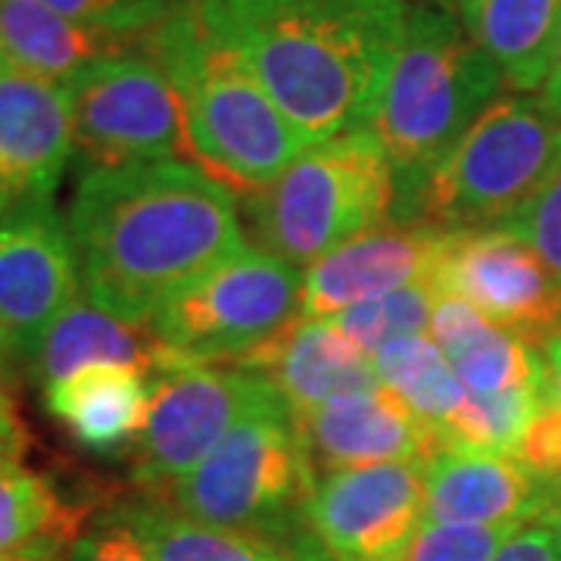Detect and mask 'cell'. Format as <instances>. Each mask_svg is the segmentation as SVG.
Returning <instances> with one entry per match:
<instances>
[{
	"label": "cell",
	"mask_w": 561,
	"mask_h": 561,
	"mask_svg": "<svg viewBox=\"0 0 561 561\" xmlns=\"http://www.w3.org/2000/svg\"><path fill=\"white\" fill-rule=\"evenodd\" d=\"M66 221L84 297L128 321L247 247L238 191L187 160L84 169Z\"/></svg>",
	"instance_id": "1"
},
{
	"label": "cell",
	"mask_w": 561,
	"mask_h": 561,
	"mask_svg": "<svg viewBox=\"0 0 561 561\" xmlns=\"http://www.w3.org/2000/svg\"><path fill=\"white\" fill-rule=\"evenodd\" d=\"M412 0H219L268 98L306 144L368 128Z\"/></svg>",
	"instance_id": "2"
},
{
	"label": "cell",
	"mask_w": 561,
	"mask_h": 561,
	"mask_svg": "<svg viewBox=\"0 0 561 561\" xmlns=\"http://www.w3.org/2000/svg\"><path fill=\"white\" fill-rule=\"evenodd\" d=\"M138 44L179 91L194 160L238 194L272 184L309 147L262 88L219 0H175Z\"/></svg>",
	"instance_id": "3"
},
{
	"label": "cell",
	"mask_w": 561,
	"mask_h": 561,
	"mask_svg": "<svg viewBox=\"0 0 561 561\" xmlns=\"http://www.w3.org/2000/svg\"><path fill=\"white\" fill-rule=\"evenodd\" d=\"M502 72L465 32L459 13L437 0L412 3L368 131L397 179L393 221L409 209L465 131L500 101Z\"/></svg>",
	"instance_id": "4"
},
{
	"label": "cell",
	"mask_w": 561,
	"mask_h": 561,
	"mask_svg": "<svg viewBox=\"0 0 561 561\" xmlns=\"http://www.w3.org/2000/svg\"><path fill=\"white\" fill-rule=\"evenodd\" d=\"M312 486L290 405L268 387L187 478L157 496L194 522L290 549L297 561H321L306 530Z\"/></svg>",
	"instance_id": "5"
},
{
	"label": "cell",
	"mask_w": 561,
	"mask_h": 561,
	"mask_svg": "<svg viewBox=\"0 0 561 561\" xmlns=\"http://www.w3.org/2000/svg\"><path fill=\"white\" fill-rule=\"evenodd\" d=\"M265 253L306 268L343 241L393 221L397 179L368 128L309 144L278 179L241 197Z\"/></svg>",
	"instance_id": "6"
},
{
	"label": "cell",
	"mask_w": 561,
	"mask_h": 561,
	"mask_svg": "<svg viewBox=\"0 0 561 561\" xmlns=\"http://www.w3.org/2000/svg\"><path fill=\"white\" fill-rule=\"evenodd\" d=\"M561 172V122L534 98H500L424 181L405 225L483 231L537 197Z\"/></svg>",
	"instance_id": "7"
},
{
	"label": "cell",
	"mask_w": 561,
	"mask_h": 561,
	"mask_svg": "<svg viewBox=\"0 0 561 561\" xmlns=\"http://www.w3.org/2000/svg\"><path fill=\"white\" fill-rule=\"evenodd\" d=\"M300 306L302 268L243 247L179 287L150 324L187 359H238L300 319Z\"/></svg>",
	"instance_id": "8"
},
{
	"label": "cell",
	"mask_w": 561,
	"mask_h": 561,
	"mask_svg": "<svg viewBox=\"0 0 561 561\" xmlns=\"http://www.w3.org/2000/svg\"><path fill=\"white\" fill-rule=\"evenodd\" d=\"M84 169L194 157L179 91L144 50H116L62 84Z\"/></svg>",
	"instance_id": "9"
},
{
	"label": "cell",
	"mask_w": 561,
	"mask_h": 561,
	"mask_svg": "<svg viewBox=\"0 0 561 561\" xmlns=\"http://www.w3.org/2000/svg\"><path fill=\"white\" fill-rule=\"evenodd\" d=\"M272 383L241 368L181 359L150 378V409L135 443V481L162 493L187 478Z\"/></svg>",
	"instance_id": "10"
},
{
	"label": "cell",
	"mask_w": 561,
	"mask_h": 561,
	"mask_svg": "<svg viewBox=\"0 0 561 561\" xmlns=\"http://www.w3.org/2000/svg\"><path fill=\"white\" fill-rule=\"evenodd\" d=\"M427 461H387L316 478L306 530L321 561H402L424 524Z\"/></svg>",
	"instance_id": "11"
},
{
	"label": "cell",
	"mask_w": 561,
	"mask_h": 561,
	"mask_svg": "<svg viewBox=\"0 0 561 561\" xmlns=\"http://www.w3.org/2000/svg\"><path fill=\"white\" fill-rule=\"evenodd\" d=\"M434 280L530 346L561 334V278L512 231H449Z\"/></svg>",
	"instance_id": "12"
},
{
	"label": "cell",
	"mask_w": 561,
	"mask_h": 561,
	"mask_svg": "<svg viewBox=\"0 0 561 561\" xmlns=\"http://www.w3.org/2000/svg\"><path fill=\"white\" fill-rule=\"evenodd\" d=\"M79 250L54 201L0 216V350L32 362L41 337L79 300Z\"/></svg>",
	"instance_id": "13"
},
{
	"label": "cell",
	"mask_w": 561,
	"mask_h": 561,
	"mask_svg": "<svg viewBox=\"0 0 561 561\" xmlns=\"http://www.w3.org/2000/svg\"><path fill=\"white\" fill-rule=\"evenodd\" d=\"M76 153L72 110L57 81L0 66V216L54 201Z\"/></svg>",
	"instance_id": "14"
},
{
	"label": "cell",
	"mask_w": 561,
	"mask_h": 561,
	"mask_svg": "<svg viewBox=\"0 0 561 561\" xmlns=\"http://www.w3.org/2000/svg\"><path fill=\"white\" fill-rule=\"evenodd\" d=\"M449 231L387 221L302 268V319H334L346 306L434 278Z\"/></svg>",
	"instance_id": "15"
},
{
	"label": "cell",
	"mask_w": 561,
	"mask_h": 561,
	"mask_svg": "<svg viewBox=\"0 0 561 561\" xmlns=\"http://www.w3.org/2000/svg\"><path fill=\"white\" fill-rule=\"evenodd\" d=\"M290 415L316 478L387 461H431L437 453L431 427L383 383Z\"/></svg>",
	"instance_id": "16"
},
{
	"label": "cell",
	"mask_w": 561,
	"mask_h": 561,
	"mask_svg": "<svg viewBox=\"0 0 561 561\" xmlns=\"http://www.w3.org/2000/svg\"><path fill=\"white\" fill-rule=\"evenodd\" d=\"M234 368L265 378L290 412L381 387L375 356L350 341L331 319H294L238 356Z\"/></svg>",
	"instance_id": "17"
},
{
	"label": "cell",
	"mask_w": 561,
	"mask_h": 561,
	"mask_svg": "<svg viewBox=\"0 0 561 561\" xmlns=\"http://www.w3.org/2000/svg\"><path fill=\"white\" fill-rule=\"evenodd\" d=\"M561 493L515 456L434 453L424 478V522H542Z\"/></svg>",
	"instance_id": "18"
},
{
	"label": "cell",
	"mask_w": 561,
	"mask_h": 561,
	"mask_svg": "<svg viewBox=\"0 0 561 561\" xmlns=\"http://www.w3.org/2000/svg\"><path fill=\"white\" fill-rule=\"evenodd\" d=\"M187 359L160 341L150 321H128L79 297L47 328L32 356V375L47 390L88 365H128L153 378L162 368Z\"/></svg>",
	"instance_id": "19"
},
{
	"label": "cell",
	"mask_w": 561,
	"mask_h": 561,
	"mask_svg": "<svg viewBox=\"0 0 561 561\" xmlns=\"http://www.w3.org/2000/svg\"><path fill=\"white\" fill-rule=\"evenodd\" d=\"M44 405L81 449L122 456L135 449L144 431L150 378L128 365H88L50 383L44 390Z\"/></svg>",
	"instance_id": "20"
},
{
	"label": "cell",
	"mask_w": 561,
	"mask_h": 561,
	"mask_svg": "<svg viewBox=\"0 0 561 561\" xmlns=\"http://www.w3.org/2000/svg\"><path fill=\"white\" fill-rule=\"evenodd\" d=\"M431 337L440 343L468 393L540 387L549 378L542 353L459 297L443 294L431 319Z\"/></svg>",
	"instance_id": "21"
},
{
	"label": "cell",
	"mask_w": 561,
	"mask_h": 561,
	"mask_svg": "<svg viewBox=\"0 0 561 561\" xmlns=\"http://www.w3.org/2000/svg\"><path fill=\"white\" fill-rule=\"evenodd\" d=\"M465 32L515 91H540L561 47V0H456Z\"/></svg>",
	"instance_id": "22"
},
{
	"label": "cell",
	"mask_w": 561,
	"mask_h": 561,
	"mask_svg": "<svg viewBox=\"0 0 561 561\" xmlns=\"http://www.w3.org/2000/svg\"><path fill=\"white\" fill-rule=\"evenodd\" d=\"M0 50L22 72L66 84L88 62L125 50V41L91 32L44 0H0Z\"/></svg>",
	"instance_id": "23"
},
{
	"label": "cell",
	"mask_w": 561,
	"mask_h": 561,
	"mask_svg": "<svg viewBox=\"0 0 561 561\" xmlns=\"http://www.w3.org/2000/svg\"><path fill=\"white\" fill-rule=\"evenodd\" d=\"M153 561H297L268 542L194 522L157 493L116 505Z\"/></svg>",
	"instance_id": "24"
},
{
	"label": "cell",
	"mask_w": 561,
	"mask_h": 561,
	"mask_svg": "<svg viewBox=\"0 0 561 561\" xmlns=\"http://www.w3.org/2000/svg\"><path fill=\"white\" fill-rule=\"evenodd\" d=\"M375 368L383 387L400 393L431 434H437L468 397L440 343L427 334H405L381 346L375 353Z\"/></svg>",
	"instance_id": "25"
},
{
	"label": "cell",
	"mask_w": 561,
	"mask_h": 561,
	"mask_svg": "<svg viewBox=\"0 0 561 561\" xmlns=\"http://www.w3.org/2000/svg\"><path fill=\"white\" fill-rule=\"evenodd\" d=\"M546 390L549 378L540 387H518L505 393H468L456 415L434 434L437 453L515 456L542 405Z\"/></svg>",
	"instance_id": "26"
},
{
	"label": "cell",
	"mask_w": 561,
	"mask_h": 561,
	"mask_svg": "<svg viewBox=\"0 0 561 561\" xmlns=\"http://www.w3.org/2000/svg\"><path fill=\"white\" fill-rule=\"evenodd\" d=\"M79 534L76 512L62 505L54 483L13 465L0 471V556L44 542H69Z\"/></svg>",
	"instance_id": "27"
},
{
	"label": "cell",
	"mask_w": 561,
	"mask_h": 561,
	"mask_svg": "<svg viewBox=\"0 0 561 561\" xmlns=\"http://www.w3.org/2000/svg\"><path fill=\"white\" fill-rule=\"evenodd\" d=\"M440 297L437 280L424 278L381 297L353 302L331 321L368 356H375L390 341H400L405 334H424Z\"/></svg>",
	"instance_id": "28"
},
{
	"label": "cell",
	"mask_w": 561,
	"mask_h": 561,
	"mask_svg": "<svg viewBox=\"0 0 561 561\" xmlns=\"http://www.w3.org/2000/svg\"><path fill=\"white\" fill-rule=\"evenodd\" d=\"M527 524L424 522L402 561H493Z\"/></svg>",
	"instance_id": "29"
},
{
	"label": "cell",
	"mask_w": 561,
	"mask_h": 561,
	"mask_svg": "<svg viewBox=\"0 0 561 561\" xmlns=\"http://www.w3.org/2000/svg\"><path fill=\"white\" fill-rule=\"evenodd\" d=\"M62 16L79 22L91 32H101L116 41H140L162 16L172 10L175 0H44Z\"/></svg>",
	"instance_id": "30"
},
{
	"label": "cell",
	"mask_w": 561,
	"mask_h": 561,
	"mask_svg": "<svg viewBox=\"0 0 561 561\" xmlns=\"http://www.w3.org/2000/svg\"><path fill=\"white\" fill-rule=\"evenodd\" d=\"M502 231H512L515 238L530 243L561 278V172L537 197H530L518 213L502 221Z\"/></svg>",
	"instance_id": "31"
},
{
	"label": "cell",
	"mask_w": 561,
	"mask_h": 561,
	"mask_svg": "<svg viewBox=\"0 0 561 561\" xmlns=\"http://www.w3.org/2000/svg\"><path fill=\"white\" fill-rule=\"evenodd\" d=\"M60 561H153L138 534L125 524L119 512H106L94 524L76 534Z\"/></svg>",
	"instance_id": "32"
},
{
	"label": "cell",
	"mask_w": 561,
	"mask_h": 561,
	"mask_svg": "<svg viewBox=\"0 0 561 561\" xmlns=\"http://www.w3.org/2000/svg\"><path fill=\"white\" fill-rule=\"evenodd\" d=\"M515 459L524 461L534 474H540L542 481L552 483L561 493V400L556 397L552 383L524 434Z\"/></svg>",
	"instance_id": "33"
},
{
	"label": "cell",
	"mask_w": 561,
	"mask_h": 561,
	"mask_svg": "<svg viewBox=\"0 0 561 561\" xmlns=\"http://www.w3.org/2000/svg\"><path fill=\"white\" fill-rule=\"evenodd\" d=\"M493 561H561V549L549 524H527L502 546Z\"/></svg>",
	"instance_id": "34"
},
{
	"label": "cell",
	"mask_w": 561,
	"mask_h": 561,
	"mask_svg": "<svg viewBox=\"0 0 561 561\" xmlns=\"http://www.w3.org/2000/svg\"><path fill=\"white\" fill-rule=\"evenodd\" d=\"M28 449V431L22 421L16 400L0 387V471L20 465Z\"/></svg>",
	"instance_id": "35"
},
{
	"label": "cell",
	"mask_w": 561,
	"mask_h": 561,
	"mask_svg": "<svg viewBox=\"0 0 561 561\" xmlns=\"http://www.w3.org/2000/svg\"><path fill=\"white\" fill-rule=\"evenodd\" d=\"M537 101L542 103V110H546L552 119L561 122V47H559V54H556L552 69H549V76H546V81H542L540 98H537Z\"/></svg>",
	"instance_id": "36"
},
{
	"label": "cell",
	"mask_w": 561,
	"mask_h": 561,
	"mask_svg": "<svg viewBox=\"0 0 561 561\" xmlns=\"http://www.w3.org/2000/svg\"><path fill=\"white\" fill-rule=\"evenodd\" d=\"M62 552H66L62 542H44V546H32V549H22V552L0 556V561H60Z\"/></svg>",
	"instance_id": "37"
},
{
	"label": "cell",
	"mask_w": 561,
	"mask_h": 561,
	"mask_svg": "<svg viewBox=\"0 0 561 561\" xmlns=\"http://www.w3.org/2000/svg\"><path fill=\"white\" fill-rule=\"evenodd\" d=\"M542 362H546V375H549V383H552V390H556V397L561 400V334L559 337H552V341L540 346Z\"/></svg>",
	"instance_id": "38"
},
{
	"label": "cell",
	"mask_w": 561,
	"mask_h": 561,
	"mask_svg": "<svg viewBox=\"0 0 561 561\" xmlns=\"http://www.w3.org/2000/svg\"><path fill=\"white\" fill-rule=\"evenodd\" d=\"M542 524H549V530L556 534V540H559V549H561V505H556V508L542 518Z\"/></svg>",
	"instance_id": "39"
},
{
	"label": "cell",
	"mask_w": 561,
	"mask_h": 561,
	"mask_svg": "<svg viewBox=\"0 0 561 561\" xmlns=\"http://www.w3.org/2000/svg\"><path fill=\"white\" fill-rule=\"evenodd\" d=\"M437 3H443V7H449V10H456V0H437Z\"/></svg>",
	"instance_id": "40"
},
{
	"label": "cell",
	"mask_w": 561,
	"mask_h": 561,
	"mask_svg": "<svg viewBox=\"0 0 561 561\" xmlns=\"http://www.w3.org/2000/svg\"><path fill=\"white\" fill-rule=\"evenodd\" d=\"M3 359H7V356H3V350H0V381H3Z\"/></svg>",
	"instance_id": "41"
},
{
	"label": "cell",
	"mask_w": 561,
	"mask_h": 561,
	"mask_svg": "<svg viewBox=\"0 0 561 561\" xmlns=\"http://www.w3.org/2000/svg\"><path fill=\"white\" fill-rule=\"evenodd\" d=\"M3 62H7V57H3V50H0V66H3Z\"/></svg>",
	"instance_id": "42"
}]
</instances>
